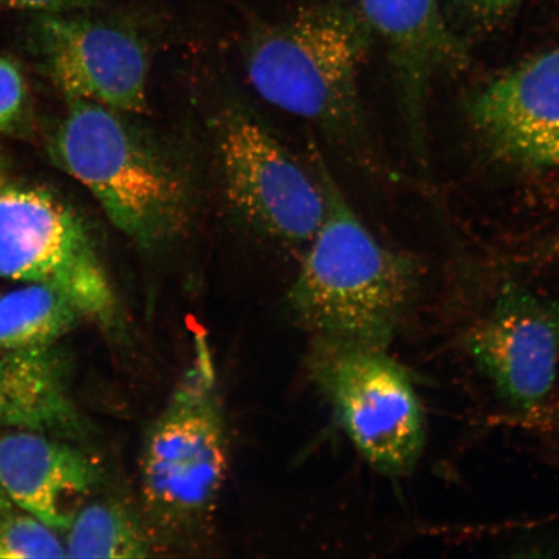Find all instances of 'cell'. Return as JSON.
<instances>
[{
	"instance_id": "obj_12",
	"label": "cell",
	"mask_w": 559,
	"mask_h": 559,
	"mask_svg": "<svg viewBox=\"0 0 559 559\" xmlns=\"http://www.w3.org/2000/svg\"><path fill=\"white\" fill-rule=\"evenodd\" d=\"M362 19L380 35L393 67L397 99L428 103L443 73L465 66L466 55L447 25L439 0H358Z\"/></svg>"
},
{
	"instance_id": "obj_16",
	"label": "cell",
	"mask_w": 559,
	"mask_h": 559,
	"mask_svg": "<svg viewBox=\"0 0 559 559\" xmlns=\"http://www.w3.org/2000/svg\"><path fill=\"white\" fill-rule=\"evenodd\" d=\"M55 530L29 513L0 516V559L64 558Z\"/></svg>"
},
{
	"instance_id": "obj_1",
	"label": "cell",
	"mask_w": 559,
	"mask_h": 559,
	"mask_svg": "<svg viewBox=\"0 0 559 559\" xmlns=\"http://www.w3.org/2000/svg\"><path fill=\"white\" fill-rule=\"evenodd\" d=\"M314 158L325 216L292 285L290 310L314 340L386 349L415 302L418 265L370 233Z\"/></svg>"
},
{
	"instance_id": "obj_17",
	"label": "cell",
	"mask_w": 559,
	"mask_h": 559,
	"mask_svg": "<svg viewBox=\"0 0 559 559\" xmlns=\"http://www.w3.org/2000/svg\"><path fill=\"white\" fill-rule=\"evenodd\" d=\"M26 85L20 69L0 56V130L16 128L24 115Z\"/></svg>"
},
{
	"instance_id": "obj_4",
	"label": "cell",
	"mask_w": 559,
	"mask_h": 559,
	"mask_svg": "<svg viewBox=\"0 0 559 559\" xmlns=\"http://www.w3.org/2000/svg\"><path fill=\"white\" fill-rule=\"evenodd\" d=\"M212 381L185 384L146 431L140 491L159 533H193L214 512L228 472V440Z\"/></svg>"
},
{
	"instance_id": "obj_6",
	"label": "cell",
	"mask_w": 559,
	"mask_h": 559,
	"mask_svg": "<svg viewBox=\"0 0 559 559\" xmlns=\"http://www.w3.org/2000/svg\"><path fill=\"white\" fill-rule=\"evenodd\" d=\"M0 277L53 286L83 318L118 324L117 298L80 218L34 188L0 190Z\"/></svg>"
},
{
	"instance_id": "obj_10",
	"label": "cell",
	"mask_w": 559,
	"mask_h": 559,
	"mask_svg": "<svg viewBox=\"0 0 559 559\" xmlns=\"http://www.w3.org/2000/svg\"><path fill=\"white\" fill-rule=\"evenodd\" d=\"M466 114L488 151L524 170L559 167V47L533 56L473 94Z\"/></svg>"
},
{
	"instance_id": "obj_11",
	"label": "cell",
	"mask_w": 559,
	"mask_h": 559,
	"mask_svg": "<svg viewBox=\"0 0 559 559\" xmlns=\"http://www.w3.org/2000/svg\"><path fill=\"white\" fill-rule=\"evenodd\" d=\"M97 480L96 465L72 447L39 431L0 435V487L24 512L55 531L68 530Z\"/></svg>"
},
{
	"instance_id": "obj_19",
	"label": "cell",
	"mask_w": 559,
	"mask_h": 559,
	"mask_svg": "<svg viewBox=\"0 0 559 559\" xmlns=\"http://www.w3.org/2000/svg\"><path fill=\"white\" fill-rule=\"evenodd\" d=\"M13 9L59 12L82 9L93 3V0H4Z\"/></svg>"
},
{
	"instance_id": "obj_21",
	"label": "cell",
	"mask_w": 559,
	"mask_h": 559,
	"mask_svg": "<svg viewBox=\"0 0 559 559\" xmlns=\"http://www.w3.org/2000/svg\"><path fill=\"white\" fill-rule=\"evenodd\" d=\"M550 249L556 251V253H559V239L556 240L554 247H551Z\"/></svg>"
},
{
	"instance_id": "obj_3",
	"label": "cell",
	"mask_w": 559,
	"mask_h": 559,
	"mask_svg": "<svg viewBox=\"0 0 559 559\" xmlns=\"http://www.w3.org/2000/svg\"><path fill=\"white\" fill-rule=\"evenodd\" d=\"M366 32L344 11L304 12L257 33L245 69L264 102L319 124L372 159L359 95Z\"/></svg>"
},
{
	"instance_id": "obj_8",
	"label": "cell",
	"mask_w": 559,
	"mask_h": 559,
	"mask_svg": "<svg viewBox=\"0 0 559 559\" xmlns=\"http://www.w3.org/2000/svg\"><path fill=\"white\" fill-rule=\"evenodd\" d=\"M466 349L496 391L531 409L554 388L559 362V297L508 285L466 337Z\"/></svg>"
},
{
	"instance_id": "obj_5",
	"label": "cell",
	"mask_w": 559,
	"mask_h": 559,
	"mask_svg": "<svg viewBox=\"0 0 559 559\" xmlns=\"http://www.w3.org/2000/svg\"><path fill=\"white\" fill-rule=\"evenodd\" d=\"M310 372L342 428L374 471L402 477L415 469L426 439L414 382L386 349L314 340Z\"/></svg>"
},
{
	"instance_id": "obj_14",
	"label": "cell",
	"mask_w": 559,
	"mask_h": 559,
	"mask_svg": "<svg viewBox=\"0 0 559 559\" xmlns=\"http://www.w3.org/2000/svg\"><path fill=\"white\" fill-rule=\"evenodd\" d=\"M67 531L69 558H146L155 549L148 521L123 501L81 507Z\"/></svg>"
},
{
	"instance_id": "obj_2",
	"label": "cell",
	"mask_w": 559,
	"mask_h": 559,
	"mask_svg": "<svg viewBox=\"0 0 559 559\" xmlns=\"http://www.w3.org/2000/svg\"><path fill=\"white\" fill-rule=\"evenodd\" d=\"M68 104L52 145L62 169L139 247L163 248L183 235L191 195L177 167L121 111L85 100Z\"/></svg>"
},
{
	"instance_id": "obj_20",
	"label": "cell",
	"mask_w": 559,
	"mask_h": 559,
	"mask_svg": "<svg viewBox=\"0 0 559 559\" xmlns=\"http://www.w3.org/2000/svg\"><path fill=\"white\" fill-rule=\"evenodd\" d=\"M10 507V499L9 496H7L0 487V516H2L4 513L9 512Z\"/></svg>"
},
{
	"instance_id": "obj_9",
	"label": "cell",
	"mask_w": 559,
	"mask_h": 559,
	"mask_svg": "<svg viewBox=\"0 0 559 559\" xmlns=\"http://www.w3.org/2000/svg\"><path fill=\"white\" fill-rule=\"evenodd\" d=\"M41 55L67 100L104 105L121 114L148 110L150 55L135 33L96 21L41 19Z\"/></svg>"
},
{
	"instance_id": "obj_13",
	"label": "cell",
	"mask_w": 559,
	"mask_h": 559,
	"mask_svg": "<svg viewBox=\"0 0 559 559\" xmlns=\"http://www.w3.org/2000/svg\"><path fill=\"white\" fill-rule=\"evenodd\" d=\"M0 423L39 432L79 428L48 347L0 352Z\"/></svg>"
},
{
	"instance_id": "obj_7",
	"label": "cell",
	"mask_w": 559,
	"mask_h": 559,
	"mask_svg": "<svg viewBox=\"0 0 559 559\" xmlns=\"http://www.w3.org/2000/svg\"><path fill=\"white\" fill-rule=\"evenodd\" d=\"M216 145L229 204L278 241L309 245L325 216L323 187L248 111H223Z\"/></svg>"
},
{
	"instance_id": "obj_18",
	"label": "cell",
	"mask_w": 559,
	"mask_h": 559,
	"mask_svg": "<svg viewBox=\"0 0 559 559\" xmlns=\"http://www.w3.org/2000/svg\"><path fill=\"white\" fill-rule=\"evenodd\" d=\"M466 21L479 31H493L509 20L522 0H456Z\"/></svg>"
},
{
	"instance_id": "obj_15",
	"label": "cell",
	"mask_w": 559,
	"mask_h": 559,
	"mask_svg": "<svg viewBox=\"0 0 559 559\" xmlns=\"http://www.w3.org/2000/svg\"><path fill=\"white\" fill-rule=\"evenodd\" d=\"M83 318L66 293L31 283L0 296V352L50 347Z\"/></svg>"
},
{
	"instance_id": "obj_22",
	"label": "cell",
	"mask_w": 559,
	"mask_h": 559,
	"mask_svg": "<svg viewBox=\"0 0 559 559\" xmlns=\"http://www.w3.org/2000/svg\"><path fill=\"white\" fill-rule=\"evenodd\" d=\"M4 4V0H0V5Z\"/></svg>"
}]
</instances>
